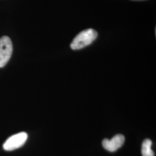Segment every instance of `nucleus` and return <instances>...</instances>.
Segmentation results:
<instances>
[{"label": "nucleus", "mask_w": 156, "mask_h": 156, "mask_svg": "<svg viewBox=\"0 0 156 156\" xmlns=\"http://www.w3.org/2000/svg\"><path fill=\"white\" fill-rule=\"evenodd\" d=\"M97 36V32L93 28L83 30L74 38L70 45L71 48L73 50L83 49L93 43Z\"/></svg>", "instance_id": "f257e3e1"}, {"label": "nucleus", "mask_w": 156, "mask_h": 156, "mask_svg": "<svg viewBox=\"0 0 156 156\" xmlns=\"http://www.w3.org/2000/svg\"><path fill=\"white\" fill-rule=\"evenodd\" d=\"M13 45L11 39L8 36L0 38V68L5 66L12 54Z\"/></svg>", "instance_id": "f03ea898"}, {"label": "nucleus", "mask_w": 156, "mask_h": 156, "mask_svg": "<svg viewBox=\"0 0 156 156\" xmlns=\"http://www.w3.org/2000/svg\"><path fill=\"white\" fill-rule=\"evenodd\" d=\"M28 138L26 133L22 132L12 135L6 140L3 145V148L5 151H12L23 146Z\"/></svg>", "instance_id": "7ed1b4c3"}, {"label": "nucleus", "mask_w": 156, "mask_h": 156, "mask_svg": "<svg viewBox=\"0 0 156 156\" xmlns=\"http://www.w3.org/2000/svg\"><path fill=\"white\" fill-rule=\"evenodd\" d=\"M125 138L122 134H117L111 140L104 139L102 140V146L106 151L114 152L123 146Z\"/></svg>", "instance_id": "20e7f679"}, {"label": "nucleus", "mask_w": 156, "mask_h": 156, "mask_svg": "<svg viewBox=\"0 0 156 156\" xmlns=\"http://www.w3.org/2000/svg\"><path fill=\"white\" fill-rule=\"evenodd\" d=\"M152 142L151 140H145L142 145V156H154V151L151 149Z\"/></svg>", "instance_id": "39448f33"}]
</instances>
